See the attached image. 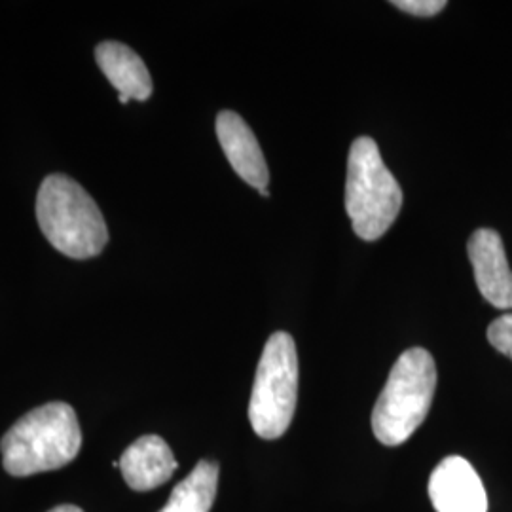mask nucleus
<instances>
[{
  "mask_svg": "<svg viewBox=\"0 0 512 512\" xmlns=\"http://www.w3.org/2000/svg\"><path fill=\"white\" fill-rule=\"evenodd\" d=\"M82 431L73 406L48 403L16 421L2 437V465L12 476H31L69 465L80 452Z\"/></svg>",
  "mask_w": 512,
  "mask_h": 512,
  "instance_id": "f257e3e1",
  "label": "nucleus"
},
{
  "mask_svg": "<svg viewBox=\"0 0 512 512\" xmlns=\"http://www.w3.org/2000/svg\"><path fill=\"white\" fill-rule=\"evenodd\" d=\"M298 401V353L289 332H275L256 368L249 421L260 439L283 437L291 427Z\"/></svg>",
  "mask_w": 512,
  "mask_h": 512,
  "instance_id": "39448f33",
  "label": "nucleus"
},
{
  "mask_svg": "<svg viewBox=\"0 0 512 512\" xmlns=\"http://www.w3.org/2000/svg\"><path fill=\"white\" fill-rule=\"evenodd\" d=\"M403 190L382 160L374 139L359 137L349 148L346 211L355 234L382 238L401 213Z\"/></svg>",
  "mask_w": 512,
  "mask_h": 512,
  "instance_id": "20e7f679",
  "label": "nucleus"
},
{
  "mask_svg": "<svg viewBox=\"0 0 512 512\" xmlns=\"http://www.w3.org/2000/svg\"><path fill=\"white\" fill-rule=\"evenodd\" d=\"M488 342L512 361V313L497 317L488 327Z\"/></svg>",
  "mask_w": 512,
  "mask_h": 512,
  "instance_id": "f8f14e48",
  "label": "nucleus"
},
{
  "mask_svg": "<svg viewBox=\"0 0 512 512\" xmlns=\"http://www.w3.org/2000/svg\"><path fill=\"white\" fill-rule=\"evenodd\" d=\"M95 59L101 73L109 78L110 84L120 93V103L147 101L152 95V78L145 61L122 42L107 40L95 48Z\"/></svg>",
  "mask_w": 512,
  "mask_h": 512,
  "instance_id": "9d476101",
  "label": "nucleus"
},
{
  "mask_svg": "<svg viewBox=\"0 0 512 512\" xmlns=\"http://www.w3.org/2000/svg\"><path fill=\"white\" fill-rule=\"evenodd\" d=\"M37 219L55 249L76 260L99 255L109 243V228L97 203L67 175L55 173L40 184Z\"/></svg>",
  "mask_w": 512,
  "mask_h": 512,
  "instance_id": "f03ea898",
  "label": "nucleus"
},
{
  "mask_svg": "<svg viewBox=\"0 0 512 512\" xmlns=\"http://www.w3.org/2000/svg\"><path fill=\"white\" fill-rule=\"evenodd\" d=\"M469 258L480 294L499 310H512V272L501 236L480 228L469 239Z\"/></svg>",
  "mask_w": 512,
  "mask_h": 512,
  "instance_id": "0eeeda50",
  "label": "nucleus"
},
{
  "mask_svg": "<svg viewBox=\"0 0 512 512\" xmlns=\"http://www.w3.org/2000/svg\"><path fill=\"white\" fill-rule=\"evenodd\" d=\"M437 389V365L427 349H406L391 368L372 410V431L385 446L410 439L427 418Z\"/></svg>",
  "mask_w": 512,
  "mask_h": 512,
  "instance_id": "7ed1b4c3",
  "label": "nucleus"
},
{
  "mask_svg": "<svg viewBox=\"0 0 512 512\" xmlns=\"http://www.w3.org/2000/svg\"><path fill=\"white\" fill-rule=\"evenodd\" d=\"M219 486V465L202 459L192 473L181 480L160 512H209Z\"/></svg>",
  "mask_w": 512,
  "mask_h": 512,
  "instance_id": "9b49d317",
  "label": "nucleus"
},
{
  "mask_svg": "<svg viewBox=\"0 0 512 512\" xmlns=\"http://www.w3.org/2000/svg\"><path fill=\"white\" fill-rule=\"evenodd\" d=\"M217 137L228 162L239 177L258 192L266 190L270 183V171L255 133L247 122L232 110H222L217 116Z\"/></svg>",
  "mask_w": 512,
  "mask_h": 512,
  "instance_id": "6e6552de",
  "label": "nucleus"
},
{
  "mask_svg": "<svg viewBox=\"0 0 512 512\" xmlns=\"http://www.w3.org/2000/svg\"><path fill=\"white\" fill-rule=\"evenodd\" d=\"M391 4L399 10H403L406 14L420 16V18L437 16L439 12L446 8L444 0H393Z\"/></svg>",
  "mask_w": 512,
  "mask_h": 512,
  "instance_id": "ddd939ff",
  "label": "nucleus"
},
{
  "mask_svg": "<svg viewBox=\"0 0 512 512\" xmlns=\"http://www.w3.org/2000/svg\"><path fill=\"white\" fill-rule=\"evenodd\" d=\"M429 499L437 512H488L484 484L461 456H448L437 465L429 478Z\"/></svg>",
  "mask_w": 512,
  "mask_h": 512,
  "instance_id": "423d86ee",
  "label": "nucleus"
},
{
  "mask_svg": "<svg viewBox=\"0 0 512 512\" xmlns=\"http://www.w3.org/2000/svg\"><path fill=\"white\" fill-rule=\"evenodd\" d=\"M260 196H264V198H270V192H268V190H262V192H260Z\"/></svg>",
  "mask_w": 512,
  "mask_h": 512,
  "instance_id": "2eb2a0df",
  "label": "nucleus"
},
{
  "mask_svg": "<svg viewBox=\"0 0 512 512\" xmlns=\"http://www.w3.org/2000/svg\"><path fill=\"white\" fill-rule=\"evenodd\" d=\"M50 512H84L80 507H74V505H59Z\"/></svg>",
  "mask_w": 512,
  "mask_h": 512,
  "instance_id": "4468645a",
  "label": "nucleus"
},
{
  "mask_svg": "<svg viewBox=\"0 0 512 512\" xmlns=\"http://www.w3.org/2000/svg\"><path fill=\"white\" fill-rule=\"evenodd\" d=\"M177 467L179 463L169 444L158 435H145L135 440L120 458V471L135 492H150L162 486Z\"/></svg>",
  "mask_w": 512,
  "mask_h": 512,
  "instance_id": "1a4fd4ad",
  "label": "nucleus"
}]
</instances>
